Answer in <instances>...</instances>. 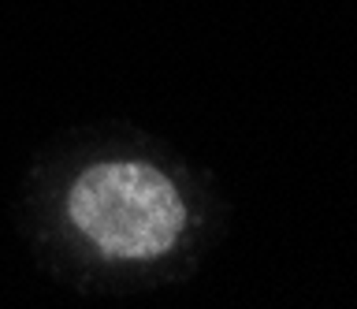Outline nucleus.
<instances>
[{
    "label": "nucleus",
    "instance_id": "nucleus-1",
    "mask_svg": "<svg viewBox=\"0 0 357 309\" xmlns=\"http://www.w3.org/2000/svg\"><path fill=\"white\" fill-rule=\"evenodd\" d=\"M63 213L108 261H156L186 231V202L160 168L145 160H97L75 175Z\"/></svg>",
    "mask_w": 357,
    "mask_h": 309
}]
</instances>
